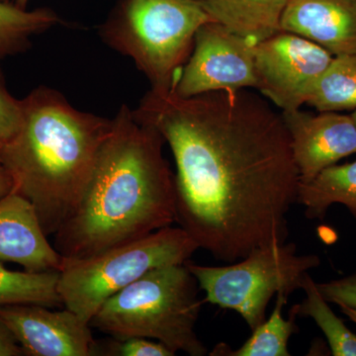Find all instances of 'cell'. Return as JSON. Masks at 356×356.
I'll list each match as a JSON object with an SVG mask.
<instances>
[{
  "instance_id": "18",
  "label": "cell",
  "mask_w": 356,
  "mask_h": 356,
  "mask_svg": "<svg viewBox=\"0 0 356 356\" xmlns=\"http://www.w3.org/2000/svg\"><path fill=\"white\" fill-rule=\"evenodd\" d=\"M306 104L318 112L356 110V53L334 56Z\"/></svg>"
},
{
  "instance_id": "21",
  "label": "cell",
  "mask_w": 356,
  "mask_h": 356,
  "mask_svg": "<svg viewBox=\"0 0 356 356\" xmlns=\"http://www.w3.org/2000/svg\"><path fill=\"white\" fill-rule=\"evenodd\" d=\"M22 120L21 100L7 88L6 79L0 69V142L13 137L17 132Z\"/></svg>"
},
{
  "instance_id": "12",
  "label": "cell",
  "mask_w": 356,
  "mask_h": 356,
  "mask_svg": "<svg viewBox=\"0 0 356 356\" xmlns=\"http://www.w3.org/2000/svg\"><path fill=\"white\" fill-rule=\"evenodd\" d=\"M65 259L49 242L34 206L17 192L0 198V262L30 273L60 271Z\"/></svg>"
},
{
  "instance_id": "13",
  "label": "cell",
  "mask_w": 356,
  "mask_h": 356,
  "mask_svg": "<svg viewBox=\"0 0 356 356\" xmlns=\"http://www.w3.org/2000/svg\"><path fill=\"white\" fill-rule=\"evenodd\" d=\"M280 31L299 35L332 56L356 53V0H289Z\"/></svg>"
},
{
  "instance_id": "1",
  "label": "cell",
  "mask_w": 356,
  "mask_h": 356,
  "mask_svg": "<svg viewBox=\"0 0 356 356\" xmlns=\"http://www.w3.org/2000/svg\"><path fill=\"white\" fill-rule=\"evenodd\" d=\"M172 151L177 222L217 261L286 242L300 185L282 114L252 89H149L134 109Z\"/></svg>"
},
{
  "instance_id": "7",
  "label": "cell",
  "mask_w": 356,
  "mask_h": 356,
  "mask_svg": "<svg viewBox=\"0 0 356 356\" xmlns=\"http://www.w3.org/2000/svg\"><path fill=\"white\" fill-rule=\"evenodd\" d=\"M320 264L317 254H298L296 245L286 243L254 248L229 266L185 262L205 294L204 303L236 311L252 331L266 320L274 295L289 297L302 289L306 274Z\"/></svg>"
},
{
  "instance_id": "27",
  "label": "cell",
  "mask_w": 356,
  "mask_h": 356,
  "mask_svg": "<svg viewBox=\"0 0 356 356\" xmlns=\"http://www.w3.org/2000/svg\"><path fill=\"white\" fill-rule=\"evenodd\" d=\"M1 1L10 2L23 9H27L28 3H29V0H1Z\"/></svg>"
},
{
  "instance_id": "25",
  "label": "cell",
  "mask_w": 356,
  "mask_h": 356,
  "mask_svg": "<svg viewBox=\"0 0 356 356\" xmlns=\"http://www.w3.org/2000/svg\"><path fill=\"white\" fill-rule=\"evenodd\" d=\"M13 191V181L9 173L0 165V198Z\"/></svg>"
},
{
  "instance_id": "2",
  "label": "cell",
  "mask_w": 356,
  "mask_h": 356,
  "mask_svg": "<svg viewBox=\"0 0 356 356\" xmlns=\"http://www.w3.org/2000/svg\"><path fill=\"white\" fill-rule=\"evenodd\" d=\"M165 144L156 129L122 105L81 202L54 235L65 259L93 257L177 222Z\"/></svg>"
},
{
  "instance_id": "8",
  "label": "cell",
  "mask_w": 356,
  "mask_h": 356,
  "mask_svg": "<svg viewBox=\"0 0 356 356\" xmlns=\"http://www.w3.org/2000/svg\"><path fill=\"white\" fill-rule=\"evenodd\" d=\"M332 58L310 40L276 33L255 44V90L281 112L301 109Z\"/></svg>"
},
{
  "instance_id": "3",
  "label": "cell",
  "mask_w": 356,
  "mask_h": 356,
  "mask_svg": "<svg viewBox=\"0 0 356 356\" xmlns=\"http://www.w3.org/2000/svg\"><path fill=\"white\" fill-rule=\"evenodd\" d=\"M21 108L17 132L0 142V165L54 236L81 202L112 119L76 109L48 86L33 89Z\"/></svg>"
},
{
  "instance_id": "4",
  "label": "cell",
  "mask_w": 356,
  "mask_h": 356,
  "mask_svg": "<svg viewBox=\"0 0 356 356\" xmlns=\"http://www.w3.org/2000/svg\"><path fill=\"white\" fill-rule=\"evenodd\" d=\"M199 289L185 264L159 267L107 299L89 325L116 341L145 337L175 353L206 355L195 331L204 303Z\"/></svg>"
},
{
  "instance_id": "6",
  "label": "cell",
  "mask_w": 356,
  "mask_h": 356,
  "mask_svg": "<svg viewBox=\"0 0 356 356\" xmlns=\"http://www.w3.org/2000/svg\"><path fill=\"white\" fill-rule=\"evenodd\" d=\"M199 248L184 229L170 226L86 259L64 257L58 291L64 307L89 324L110 297L153 269L185 264Z\"/></svg>"
},
{
  "instance_id": "11",
  "label": "cell",
  "mask_w": 356,
  "mask_h": 356,
  "mask_svg": "<svg viewBox=\"0 0 356 356\" xmlns=\"http://www.w3.org/2000/svg\"><path fill=\"white\" fill-rule=\"evenodd\" d=\"M289 133L300 184L356 154V125L350 114L301 109L281 112Z\"/></svg>"
},
{
  "instance_id": "23",
  "label": "cell",
  "mask_w": 356,
  "mask_h": 356,
  "mask_svg": "<svg viewBox=\"0 0 356 356\" xmlns=\"http://www.w3.org/2000/svg\"><path fill=\"white\" fill-rule=\"evenodd\" d=\"M317 285L321 294L329 303L356 308V273Z\"/></svg>"
},
{
  "instance_id": "14",
  "label": "cell",
  "mask_w": 356,
  "mask_h": 356,
  "mask_svg": "<svg viewBox=\"0 0 356 356\" xmlns=\"http://www.w3.org/2000/svg\"><path fill=\"white\" fill-rule=\"evenodd\" d=\"M211 20L255 43L280 32L289 0H196Z\"/></svg>"
},
{
  "instance_id": "26",
  "label": "cell",
  "mask_w": 356,
  "mask_h": 356,
  "mask_svg": "<svg viewBox=\"0 0 356 356\" xmlns=\"http://www.w3.org/2000/svg\"><path fill=\"white\" fill-rule=\"evenodd\" d=\"M339 308H341V313L356 325V308H350V307L346 306H341Z\"/></svg>"
},
{
  "instance_id": "16",
  "label": "cell",
  "mask_w": 356,
  "mask_h": 356,
  "mask_svg": "<svg viewBox=\"0 0 356 356\" xmlns=\"http://www.w3.org/2000/svg\"><path fill=\"white\" fill-rule=\"evenodd\" d=\"M289 297L278 293L275 307L268 320L255 327L252 334L238 350H233L225 344H218L210 355L226 356H289L288 341L294 332L298 331L296 317L298 306H294L289 318L282 316L283 307Z\"/></svg>"
},
{
  "instance_id": "10",
  "label": "cell",
  "mask_w": 356,
  "mask_h": 356,
  "mask_svg": "<svg viewBox=\"0 0 356 356\" xmlns=\"http://www.w3.org/2000/svg\"><path fill=\"white\" fill-rule=\"evenodd\" d=\"M38 304L0 306V320L27 356H96L90 325L72 310Z\"/></svg>"
},
{
  "instance_id": "19",
  "label": "cell",
  "mask_w": 356,
  "mask_h": 356,
  "mask_svg": "<svg viewBox=\"0 0 356 356\" xmlns=\"http://www.w3.org/2000/svg\"><path fill=\"white\" fill-rule=\"evenodd\" d=\"M60 271L9 270L0 262V306L14 304H38L50 307L64 306L58 291Z\"/></svg>"
},
{
  "instance_id": "20",
  "label": "cell",
  "mask_w": 356,
  "mask_h": 356,
  "mask_svg": "<svg viewBox=\"0 0 356 356\" xmlns=\"http://www.w3.org/2000/svg\"><path fill=\"white\" fill-rule=\"evenodd\" d=\"M302 289L306 298L297 305L298 315L313 318L327 337L332 355L356 356V334L334 313L309 273L304 278Z\"/></svg>"
},
{
  "instance_id": "22",
  "label": "cell",
  "mask_w": 356,
  "mask_h": 356,
  "mask_svg": "<svg viewBox=\"0 0 356 356\" xmlns=\"http://www.w3.org/2000/svg\"><path fill=\"white\" fill-rule=\"evenodd\" d=\"M103 353L107 355L118 356H175L165 344L145 337H131L125 341H116L112 346H107Z\"/></svg>"
},
{
  "instance_id": "24",
  "label": "cell",
  "mask_w": 356,
  "mask_h": 356,
  "mask_svg": "<svg viewBox=\"0 0 356 356\" xmlns=\"http://www.w3.org/2000/svg\"><path fill=\"white\" fill-rule=\"evenodd\" d=\"M24 351L8 327L0 320V356H24Z\"/></svg>"
},
{
  "instance_id": "15",
  "label": "cell",
  "mask_w": 356,
  "mask_h": 356,
  "mask_svg": "<svg viewBox=\"0 0 356 356\" xmlns=\"http://www.w3.org/2000/svg\"><path fill=\"white\" fill-rule=\"evenodd\" d=\"M297 202L305 207L308 219L324 220L334 204L346 206L356 219V161L329 166L300 184Z\"/></svg>"
},
{
  "instance_id": "28",
  "label": "cell",
  "mask_w": 356,
  "mask_h": 356,
  "mask_svg": "<svg viewBox=\"0 0 356 356\" xmlns=\"http://www.w3.org/2000/svg\"><path fill=\"white\" fill-rule=\"evenodd\" d=\"M351 117H353V121H355V125H356V110L353 112V113L350 114Z\"/></svg>"
},
{
  "instance_id": "9",
  "label": "cell",
  "mask_w": 356,
  "mask_h": 356,
  "mask_svg": "<svg viewBox=\"0 0 356 356\" xmlns=\"http://www.w3.org/2000/svg\"><path fill=\"white\" fill-rule=\"evenodd\" d=\"M255 42L209 21L199 28L173 91L192 97L227 89L257 88Z\"/></svg>"
},
{
  "instance_id": "17",
  "label": "cell",
  "mask_w": 356,
  "mask_h": 356,
  "mask_svg": "<svg viewBox=\"0 0 356 356\" xmlns=\"http://www.w3.org/2000/svg\"><path fill=\"white\" fill-rule=\"evenodd\" d=\"M62 22L50 8H20L0 0V60L29 50L32 39Z\"/></svg>"
},
{
  "instance_id": "5",
  "label": "cell",
  "mask_w": 356,
  "mask_h": 356,
  "mask_svg": "<svg viewBox=\"0 0 356 356\" xmlns=\"http://www.w3.org/2000/svg\"><path fill=\"white\" fill-rule=\"evenodd\" d=\"M211 18L196 0H120L100 27L110 48L135 63L151 89L172 90Z\"/></svg>"
}]
</instances>
